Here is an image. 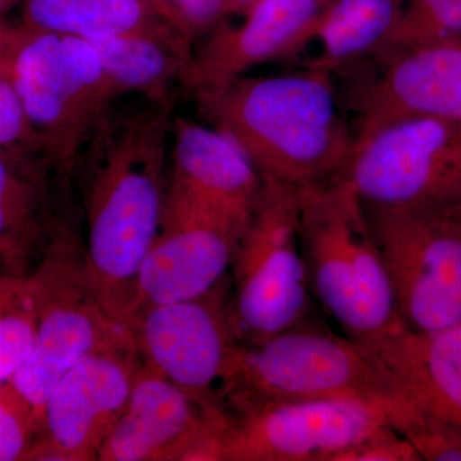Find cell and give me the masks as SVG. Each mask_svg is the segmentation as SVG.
Instances as JSON below:
<instances>
[{
  "mask_svg": "<svg viewBox=\"0 0 461 461\" xmlns=\"http://www.w3.org/2000/svg\"><path fill=\"white\" fill-rule=\"evenodd\" d=\"M167 191L249 223L264 178L247 154L215 127L175 118Z\"/></svg>",
  "mask_w": 461,
  "mask_h": 461,
  "instance_id": "obj_18",
  "label": "cell"
},
{
  "mask_svg": "<svg viewBox=\"0 0 461 461\" xmlns=\"http://www.w3.org/2000/svg\"><path fill=\"white\" fill-rule=\"evenodd\" d=\"M5 0H0V9L5 5Z\"/></svg>",
  "mask_w": 461,
  "mask_h": 461,
  "instance_id": "obj_32",
  "label": "cell"
},
{
  "mask_svg": "<svg viewBox=\"0 0 461 461\" xmlns=\"http://www.w3.org/2000/svg\"><path fill=\"white\" fill-rule=\"evenodd\" d=\"M194 98L206 122L235 141L264 178L296 187L332 180L353 147L333 75L315 67L241 76Z\"/></svg>",
  "mask_w": 461,
  "mask_h": 461,
  "instance_id": "obj_2",
  "label": "cell"
},
{
  "mask_svg": "<svg viewBox=\"0 0 461 461\" xmlns=\"http://www.w3.org/2000/svg\"><path fill=\"white\" fill-rule=\"evenodd\" d=\"M86 41L121 93L132 91L151 103L172 100L173 84L180 83L194 50L177 33H129Z\"/></svg>",
  "mask_w": 461,
  "mask_h": 461,
  "instance_id": "obj_21",
  "label": "cell"
},
{
  "mask_svg": "<svg viewBox=\"0 0 461 461\" xmlns=\"http://www.w3.org/2000/svg\"><path fill=\"white\" fill-rule=\"evenodd\" d=\"M457 38H461V0H406L395 33L375 57L421 42Z\"/></svg>",
  "mask_w": 461,
  "mask_h": 461,
  "instance_id": "obj_24",
  "label": "cell"
},
{
  "mask_svg": "<svg viewBox=\"0 0 461 461\" xmlns=\"http://www.w3.org/2000/svg\"><path fill=\"white\" fill-rule=\"evenodd\" d=\"M142 360L133 341L87 355L51 391L29 460L95 461Z\"/></svg>",
  "mask_w": 461,
  "mask_h": 461,
  "instance_id": "obj_14",
  "label": "cell"
},
{
  "mask_svg": "<svg viewBox=\"0 0 461 461\" xmlns=\"http://www.w3.org/2000/svg\"><path fill=\"white\" fill-rule=\"evenodd\" d=\"M27 120L60 165L80 151L123 95L89 41L27 26L5 58Z\"/></svg>",
  "mask_w": 461,
  "mask_h": 461,
  "instance_id": "obj_6",
  "label": "cell"
},
{
  "mask_svg": "<svg viewBox=\"0 0 461 461\" xmlns=\"http://www.w3.org/2000/svg\"><path fill=\"white\" fill-rule=\"evenodd\" d=\"M300 244L312 294L366 346L406 329L366 204L339 177L300 187Z\"/></svg>",
  "mask_w": 461,
  "mask_h": 461,
  "instance_id": "obj_4",
  "label": "cell"
},
{
  "mask_svg": "<svg viewBox=\"0 0 461 461\" xmlns=\"http://www.w3.org/2000/svg\"><path fill=\"white\" fill-rule=\"evenodd\" d=\"M406 0H330L315 25L308 66L333 76L378 56L395 33Z\"/></svg>",
  "mask_w": 461,
  "mask_h": 461,
  "instance_id": "obj_20",
  "label": "cell"
},
{
  "mask_svg": "<svg viewBox=\"0 0 461 461\" xmlns=\"http://www.w3.org/2000/svg\"><path fill=\"white\" fill-rule=\"evenodd\" d=\"M71 171L32 149L0 150V269L26 276L38 264L66 212L58 193Z\"/></svg>",
  "mask_w": 461,
  "mask_h": 461,
  "instance_id": "obj_17",
  "label": "cell"
},
{
  "mask_svg": "<svg viewBox=\"0 0 461 461\" xmlns=\"http://www.w3.org/2000/svg\"><path fill=\"white\" fill-rule=\"evenodd\" d=\"M230 275L208 293L151 305L126 321L142 364L209 405L222 387L240 342L230 317Z\"/></svg>",
  "mask_w": 461,
  "mask_h": 461,
  "instance_id": "obj_10",
  "label": "cell"
},
{
  "mask_svg": "<svg viewBox=\"0 0 461 461\" xmlns=\"http://www.w3.org/2000/svg\"><path fill=\"white\" fill-rule=\"evenodd\" d=\"M230 272V317L240 344H259L311 320L313 294L300 244V187L264 178Z\"/></svg>",
  "mask_w": 461,
  "mask_h": 461,
  "instance_id": "obj_7",
  "label": "cell"
},
{
  "mask_svg": "<svg viewBox=\"0 0 461 461\" xmlns=\"http://www.w3.org/2000/svg\"><path fill=\"white\" fill-rule=\"evenodd\" d=\"M172 111L169 100L130 113L112 112L71 166L87 273L105 311L123 326L162 222Z\"/></svg>",
  "mask_w": 461,
  "mask_h": 461,
  "instance_id": "obj_1",
  "label": "cell"
},
{
  "mask_svg": "<svg viewBox=\"0 0 461 461\" xmlns=\"http://www.w3.org/2000/svg\"><path fill=\"white\" fill-rule=\"evenodd\" d=\"M14 36H16V32H12L0 23V60L7 57L8 51L14 44Z\"/></svg>",
  "mask_w": 461,
  "mask_h": 461,
  "instance_id": "obj_30",
  "label": "cell"
},
{
  "mask_svg": "<svg viewBox=\"0 0 461 461\" xmlns=\"http://www.w3.org/2000/svg\"><path fill=\"white\" fill-rule=\"evenodd\" d=\"M339 461H423L414 446L393 427L379 430L339 456Z\"/></svg>",
  "mask_w": 461,
  "mask_h": 461,
  "instance_id": "obj_29",
  "label": "cell"
},
{
  "mask_svg": "<svg viewBox=\"0 0 461 461\" xmlns=\"http://www.w3.org/2000/svg\"><path fill=\"white\" fill-rule=\"evenodd\" d=\"M38 326L29 275H0V384L11 382L32 354Z\"/></svg>",
  "mask_w": 461,
  "mask_h": 461,
  "instance_id": "obj_23",
  "label": "cell"
},
{
  "mask_svg": "<svg viewBox=\"0 0 461 461\" xmlns=\"http://www.w3.org/2000/svg\"><path fill=\"white\" fill-rule=\"evenodd\" d=\"M39 432L32 403L12 382L0 384V461L29 460Z\"/></svg>",
  "mask_w": 461,
  "mask_h": 461,
  "instance_id": "obj_25",
  "label": "cell"
},
{
  "mask_svg": "<svg viewBox=\"0 0 461 461\" xmlns=\"http://www.w3.org/2000/svg\"><path fill=\"white\" fill-rule=\"evenodd\" d=\"M247 226L223 212L167 191L162 222L139 271L126 321L148 306L208 293L229 275Z\"/></svg>",
  "mask_w": 461,
  "mask_h": 461,
  "instance_id": "obj_12",
  "label": "cell"
},
{
  "mask_svg": "<svg viewBox=\"0 0 461 461\" xmlns=\"http://www.w3.org/2000/svg\"><path fill=\"white\" fill-rule=\"evenodd\" d=\"M426 461H461V429L412 403L396 429Z\"/></svg>",
  "mask_w": 461,
  "mask_h": 461,
  "instance_id": "obj_26",
  "label": "cell"
},
{
  "mask_svg": "<svg viewBox=\"0 0 461 461\" xmlns=\"http://www.w3.org/2000/svg\"><path fill=\"white\" fill-rule=\"evenodd\" d=\"M368 348L409 402L461 429V326L435 332L405 330Z\"/></svg>",
  "mask_w": 461,
  "mask_h": 461,
  "instance_id": "obj_19",
  "label": "cell"
},
{
  "mask_svg": "<svg viewBox=\"0 0 461 461\" xmlns=\"http://www.w3.org/2000/svg\"><path fill=\"white\" fill-rule=\"evenodd\" d=\"M366 209L406 329L461 326V204Z\"/></svg>",
  "mask_w": 461,
  "mask_h": 461,
  "instance_id": "obj_9",
  "label": "cell"
},
{
  "mask_svg": "<svg viewBox=\"0 0 461 461\" xmlns=\"http://www.w3.org/2000/svg\"><path fill=\"white\" fill-rule=\"evenodd\" d=\"M222 399L226 409L293 400H346L384 412L396 429L411 402L368 346L312 320L259 344H240Z\"/></svg>",
  "mask_w": 461,
  "mask_h": 461,
  "instance_id": "obj_3",
  "label": "cell"
},
{
  "mask_svg": "<svg viewBox=\"0 0 461 461\" xmlns=\"http://www.w3.org/2000/svg\"><path fill=\"white\" fill-rule=\"evenodd\" d=\"M257 2H259V0H232V11H236V9L244 11L245 8L250 7L251 5Z\"/></svg>",
  "mask_w": 461,
  "mask_h": 461,
  "instance_id": "obj_31",
  "label": "cell"
},
{
  "mask_svg": "<svg viewBox=\"0 0 461 461\" xmlns=\"http://www.w3.org/2000/svg\"><path fill=\"white\" fill-rule=\"evenodd\" d=\"M338 177L366 205L461 204V123L400 117L355 126Z\"/></svg>",
  "mask_w": 461,
  "mask_h": 461,
  "instance_id": "obj_8",
  "label": "cell"
},
{
  "mask_svg": "<svg viewBox=\"0 0 461 461\" xmlns=\"http://www.w3.org/2000/svg\"><path fill=\"white\" fill-rule=\"evenodd\" d=\"M222 461H339L391 426L384 412L346 400H293L230 409Z\"/></svg>",
  "mask_w": 461,
  "mask_h": 461,
  "instance_id": "obj_11",
  "label": "cell"
},
{
  "mask_svg": "<svg viewBox=\"0 0 461 461\" xmlns=\"http://www.w3.org/2000/svg\"><path fill=\"white\" fill-rule=\"evenodd\" d=\"M373 60V75L348 94L357 126L400 117L461 123V38L400 48Z\"/></svg>",
  "mask_w": 461,
  "mask_h": 461,
  "instance_id": "obj_15",
  "label": "cell"
},
{
  "mask_svg": "<svg viewBox=\"0 0 461 461\" xmlns=\"http://www.w3.org/2000/svg\"><path fill=\"white\" fill-rule=\"evenodd\" d=\"M330 0H259L238 26L221 23L187 60L180 84L190 93L214 89L250 69L299 54L313 42Z\"/></svg>",
  "mask_w": 461,
  "mask_h": 461,
  "instance_id": "obj_16",
  "label": "cell"
},
{
  "mask_svg": "<svg viewBox=\"0 0 461 461\" xmlns=\"http://www.w3.org/2000/svg\"><path fill=\"white\" fill-rule=\"evenodd\" d=\"M229 412L142 364L99 461H222Z\"/></svg>",
  "mask_w": 461,
  "mask_h": 461,
  "instance_id": "obj_13",
  "label": "cell"
},
{
  "mask_svg": "<svg viewBox=\"0 0 461 461\" xmlns=\"http://www.w3.org/2000/svg\"><path fill=\"white\" fill-rule=\"evenodd\" d=\"M36 306L38 339L12 384L41 412L60 378L87 355L131 342L129 330L100 303L85 260L84 239L67 214L41 260L29 273Z\"/></svg>",
  "mask_w": 461,
  "mask_h": 461,
  "instance_id": "obj_5",
  "label": "cell"
},
{
  "mask_svg": "<svg viewBox=\"0 0 461 461\" xmlns=\"http://www.w3.org/2000/svg\"><path fill=\"white\" fill-rule=\"evenodd\" d=\"M173 27L191 47L194 39L208 35L232 11V0H175Z\"/></svg>",
  "mask_w": 461,
  "mask_h": 461,
  "instance_id": "obj_28",
  "label": "cell"
},
{
  "mask_svg": "<svg viewBox=\"0 0 461 461\" xmlns=\"http://www.w3.org/2000/svg\"><path fill=\"white\" fill-rule=\"evenodd\" d=\"M5 58L0 60V150L32 149L50 154L41 136L35 132L27 120L25 111L9 77Z\"/></svg>",
  "mask_w": 461,
  "mask_h": 461,
  "instance_id": "obj_27",
  "label": "cell"
},
{
  "mask_svg": "<svg viewBox=\"0 0 461 461\" xmlns=\"http://www.w3.org/2000/svg\"><path fill=\"white\" fill-rule=\"evenodd\" d=\"M3 273L5 272H3L2 269H0V275H3ZM5 275H7V273H5Z\"/></svg>",
  "mask_w": 461,
  "mask_h": 461,
  "instance_id": "obj_33",
  "label": "cell"
},
{
  "mask_svg": "<svg viewBox=\"0 0 461 461\" xmlns=\"http://www.w3.org/2000/svg\"><path fill=\"white\" fill-rule=\"evenodd\" d=\"M26 18L32 29L84 41L140 32L180 35L149 21L140 0H26Z\"/></svg>",
  "mask_w": 461,
  "mask_h": 461,
  "instance_id": "obj_22",
  "label": "cell"
}]
</instances>
